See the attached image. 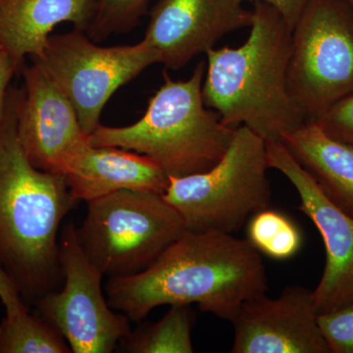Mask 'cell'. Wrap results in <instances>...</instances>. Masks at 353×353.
<instances>
[{
  "label": "cell",
  "instance_id": "cell-1",
  "mask_svg": "<svg viewBox=\"0 0 353 353\" xmlns=\"http://www.w3.org/2000/svg\"><path fill=\"white\" fill-rule=\"evenodd\" d=\"M267 289L261 253L248 239L215 230H187L145 270L105 285L109 305L134 322L158 306L192 303L231 322Z\"/></svg>",
  "mask_w": 353,
  "mask_h": 353
},
{
  "label": "cell",
  "instance_id": "cell-2",
  "mask_svg": "<svg viewBox=\"0 0 353 353\" xmlns=\"http://www.w3.org/2000/svg\"><path fill=\"white\" fill-rule=\"evenodd\" d=\"M21 95L9 88L0 127V265L26 303L54 289L61 275L58 233L77 201L66 176L26 157L17 136Z\"/></svg>",
  "mask_w": 353,
  "mask_h": 353
},
{
  "label": "cell",
  "instance_id": "cell-3",
  "mask_svg": "<svg viewBox=\"0 0 353 353\" xmlns=\"http://www.w3.org/2000/svg\"><path fill=\"white\" fill-rule=\"evenodd\" d=\"M250 27L240 48L205 53L202 99L225 126H245L265 141H282L306 123L288 88L292 30L263 2H255Z\"/></svg>",
  "mask_w": 353,
  "mask_h": 353
},
{
  "label": "cell",
  "instance_id": "cell-4",
  "mask_svg": "<svg viewBox=\"0 0 353 353\" xmlns=\"http://www.w3.org/2000/svg\"><path fill=\"white\" fill-rule=\"evenodd\" d=\"M206 65L199 62L192 77L164 83L143 117L125 127L99 125L88 136L92 146H113L145 155L171 178L201 173L224 157L236 129L225 126L202 99Z\"/></svg>",
  "mask_w": 353,
  "mask_h": 353
},
{
  "label": "cell",
  "instance_id": "cell-5",
  "mask_svg": "<svg viewBox=\"0 0 353 353\" xmlns=\"http://www.w3.org/2000/svg\"><path fill=\"white\" fill-rule=\"evenodd\" d=\"M266 141L245 126L236 128L224 157L201 173L169 178L164 199L190 231L234 234L271 203Z\"/></svg>",
  "mask_w": 353,
  "mask_h": 353
},
{
  "label": "cell",
  "instance_id": "cell-6",
  "mask_svg": "<svg viewBox=\"0 0 353 353\" xmlns=\"http://www.w3.org/2000/svg\"><path fill=\"white\" fill-rule=\"evenodd\" d=\"M185 231L163 194L124 190L88 202L77 236L103 276L119 278L145 270Z\"/></svg>",
  "mask_w": 353,
  "mask_h": 353
},
{
  "label": "cell",
  "instance_id": "cell-7",
  "mask_svg": "<svg viewBox=\"0 0 353 353\" xmlns=\"http://www.w3.org/2000/svg\"><path fill=\"white\" fill-rule=\"evenodd\" d=\"M290 97L306 123L353 94V14L340 0H308L292 29Z\"/></svg>",
  "mask_w": 353,
  "mask_h": 353
},
{
  "label": "cell",
  "instance_id": "cell-8",
  "mask_svg": "<svg viewBox=\"0 0 353 353\" xmlns=\"http://www.w3.org/2000/svg\"><path fill=\"white\" fill-rule=\"evenodd\" d=\"M32 60L66 95L87 136L101 125L102 110L114 92L158 63L157 52L145 39L134 46H99L75 28L51 34L43 57Z\"/></svg>",
  "mask_w": 353,
  "mask_h": 353
},
{
  "label": "cell",
  "instance_id": "cell-9",
  "mask_svg": "<svg viewBox=\"0 0 353 353\" xmlns=\"http://www.w3.org/2000/svg\"><path fill=\"white\" fill-rule=\"evenodd\" d=\"M59 264L63 289L39 297L34 303L39 316L59 331L72 352H112L131 333L130 319L109 305L101 289L103 274L83 252L74 223L62 231Z\"/></svg>",
  "mask_w": 353,
  "mask_h": 353
},
{
  "label": "cell",
  "instance_id": "cell-10",
  "mask_svg": "<svg viewBox=\"0 0 353 353\" xmlns=\"http://www.w3.org/2000/svg\"><path fill=\"white\" fill-rule=\"evenodd\" d=\"M267 162L292 183L299 210L317 228L326 248V264L313 290L319 314L353 305V217L329 201L314 179L294 159L282 141H266Z\"/></svg>",
  "mask_w": 353,
  "mask_h": 353
},
{
  "label": "cell",
  "instance_id": "cell-11",
  "mask_svg": "<svg viewBox=\"0 0 353 353\" xmlns=\"http://www.w3.org/2000/svg\"><path fill=\"white\" fill-rule=\"evenodd\" d=\"M313 290L288 285L243 303L231 323L232 353H331L318 321Z\"/></svg>",
  "mask_w": 353,
  "mask_h": 353
},
{
  "label": "cell",
  "instance_id": "cell-12",
  "mask_svg": "<svg viewBox=\"0 0 353 353\" xmlns=\"http://www.w3.org/2000/svg\"><path fill=\"white\" fill-rule=\"evenodd\" d=\"M32 61L22 68L25 87L18 106V139L36 168L60 174L65 160L88 143V136L66 95L43 66Z\"/></svg>",
  "mask_w": 353,
  "mask_h": 353
},
{
  "label": "cell",
  "instance_id": "cell-13",
  "mask_svg": "<svg viewBox=\"0 0 353 353\" xmlns=\"http://www.w3.org/2000/svg\"><path fill=\"white\" fill-rule=\"evenodd\" d=\"M250 23L252 11L234 0H158L143 39L157 52L158 63L176 70Z\"/></svg>",
  "mask_w": 353,
  "mask_h": 353
},
{
  "label": "cell",
  "instance_id": "cell-14",
  "mask_svg": "<svg viewBox=\"0 0 353 353\" xmlns=\"http://www.w3.org/2000/svg\"><path fill=\"white\" fill-rule=\"evenodd\" d=\"M60 174L76 201L87 203L124 190L163 194L169 185V176L145 155L90 143L65 160Z\"/></svg>",
  "mask_w": 353,
  "mask_h": 353
},
{
  "label": "cell",
  "instance_id": "cell-15",
  "mask_svg": "<svg viewBox=\"0 0 353 353\" xmlns=\"http://www.w3.org/2000/svg\"><path fill=\"white\" fill-rule=\"evenodd\" d=\"M92 9V0H0V50L19 72L26 57H43L57 25L71 23L87 31Z\"/></svg>",
  "mask_w": 353,
  "mask_h": 353
},
{
  "label": "cell",
  "instance_id": "cell-16",
  "mask_svg": "<svg viewBox=\"0 0 353 353\" xmlns=\"http://www.w3.org/2000/svg\"><path fill=\"white\" fill-rule=\"evenodd\" d=\"M287 150L330 201L353 217V145L307 122L283 139Z\"/></svg>",
  "mask_w": 353,
  "mask_h": 353
},
{
  "label": "cell",
  "instance_id": "cell-17",
  "mask_svg": "<svg viewBox=\"0 0 353 353\" xmlns=\"http://www.w3.org/2000/svg\"><path fill=\"white\" fill-rule=\"evenodd\" d=\"M159 321L131 332L121 341L126 352H194V313L189 304H173Z\"/></svg>",
  "mask_w": 353,
  "mask_h": 353
},
{
  "label": "cell",
  "instance_id": "cell-18",
  "mask_svg": "<svg viewBox=\"0 0 353 353\" xmlns=\"http://www.w3.org/2000/svg\"><path fill=\"white\" fill-rule=\"evenodd\" d=\"M68 343L41 316L26 308L6 314L0 323V353H69Z\"/></svg>",
  "mask_w": 353,
  "mask_h": 353
},
{
  "label": "cell",
  "instance_id": "cell-19",
  "mask_svg": "<svg viewBox=\"0 0 353 353\" xmlns=\"http://www.w3.org/2000/svg\"><path fill=\"white\" fill-rule=\"evenodd\" d=\"M248 240L260 253L277 260L290 259L303 245L296 225L287 216L269 208L248 220Z\"/></svg>",
  "mask_w": 353,
  "mask_h": 353
},
{
  "label": "cell",
  "instance_id": "cell-20",
  "mask_svg": "<svg viewBox=\"0 0 353 353\" xmlns=\"http://www.w3.org/2000/svg\"><path fill=\"white\" fill-rule=\"evenodd\" d=\"M92 17L85 34L92 41L131 31L146 12L148 0H92Z\"/></svg>",
  "mask_w": 353,
  "mask_h": 353
},
{
  "label": "cell",
  "instance_id": "cell-21",
  "mask_svg": "<svg viewBox=\"0 0 353 353\" xmlns=\"http://www.w3.org/2000/svg\"><path fill=\"white\" fill-rule=\"evenodd\" d=\"M320 329L331 353H353V305L322 313Z\"/></svg>",
  "mask_w": 353,
  "mask_h": 353
},
{
  "label": "cell",
  "instance_id": "cell-22",
  "mask_svg": "<svg viewBox=\"0 0 353 353\" xmlns=\"http://www.w3.org/2000/svg\"><path fill=\"white\" fill-rule=\"evenodd\" d=\"M314 123L331 138L353 145V94L336 102Z\"/></svg>",
  "mask_w": 353,
  "mask_h": 353
},
{
  "label": "cell",
  "instance_id": "cell-23",
  "mask_svg": "<svg viewBox=\"0 0 353 353\" xmlns=\"http://www.w3.org/2000/svg\"><path fill=\"white\" fill-rule=\"evenodd\" d=\"M0 301L6 308V314H11L28 308L15 283L1 265H0Z\"/></svg>",
  "mask_w": 353,
  "mask_h": 353
},
{
  "label": "cell",
  "instance_id": "cell-24",
  "mask_svg": "<svg viewBox=\"0 0 353 353\" xmlns=\"http://www.w3.org/2000/svg\"><path fill=\"white\" fill-rule=\"evenodd\" d=\"M234 1L240 4L246 1L253 2V3L263 2V3L269 4L283 16L285 22L292 30L301 17L308 0H234Z\"/></svg>",
  "mask_w": 353,
  "mask_h": 353
},
{
  "label": "cell",
  "instance_id": "cell-25",
  "mask_svg": "<svg viewBox=\"0 0 353 353\" xmlns=\"http://www.w3.org/2000/svg\"><path fill=\"white\" fill-rule=\"evenodd\" d=\"M16 73H18V70L11 58L6 52L0 50V127L6 116L9 83Z\"/></svg>",
  "mask_w": 353,
  "mask_h": 353
},
{
  "label": "cell",
  "instance_id": "cell-26",
  "mask_svg": "<svg viewBox=\"0 0 353 353\" xmlns=\"http://www.w3.org/2000/svg\"><path fill=\"white\" fill-rule=\"evenodd\" d=\"M341 3L347 7L348 10L353 14V0H340Z\"/></svg>",
  "mask_w": 353,
  "mask_h": 353
}]
</instances>
